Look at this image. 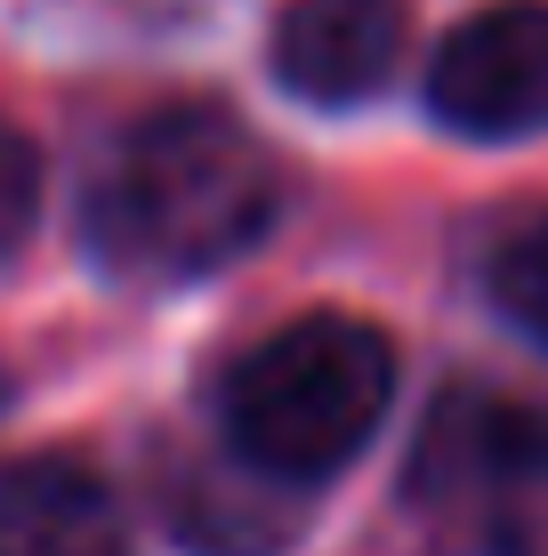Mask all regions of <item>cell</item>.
Wrapping results in <instances>:
<instances>
[{"label": "cell", "mask_w": 548, "mask_h": 556, "mask_svg": "<svg viewBox=\"0 0 548 556\" xmlns=\"http://www.w3.org/2000/svg\"><path fill=\"white\" fill-rule=\"evenodd\" d=\"M275 202V162L234 113L162 105L138 129H122L98 194H89V235L122 275L178 282L251 251Z\"/></svg>", "instance_id": "1"}, {"label": "cell", "mask_w": 548, "mask_h": 556, "mask_svg": "<svg viewBox=\"0 0 548 556\" xmlns=\"http://www.w3.org/2000/svg\"><path fill=\"white\" fill-rule=\"evenodd\" d=\"M387 388H395V355L371 323L355 315L282 323L275 339H258L226 371V444L282 484L331 476L380 428Z\"/></svg>", "instance_id": "2"}, {"label": "cell", "mask_w": 548, "mask_h": 556, "mask_svg": "<svg viewBox=\"0 0 548 556\" xmlns=\"http://www.w3.org/2000/svg\"><path fill=\"white\" fill-rule=\"evenodd\" d=\"M411 508L460 556H548V412L444 395L411 452Z\"/></svg>", "instance_id": "3"}, {"label": "cell", "mask_w": 548, "mask_h": 556, "mask_svg": "<svg viewBox=\"0 0 548 556\" xmlns=\"http://www.w3.org/2000/svg\"><path fill=\"white\" fill-rule=\"evenodd\" d=\"M428 105L468 138H524L548 129V0L468 16L428 65Z\"/></svg>", "instance_id": "4"}, {"label": "cell", "mask_w": 548, "mask_h": 556, "mask_svg": "<svg viewBox=\"0 0 548 556\" xmlns=\"http://www.w3.org/2000/svg\"><path fill=\"white\" fill-rule=\"evenodd\" d=\"M404 56V0H291L275 25V73L307 105H355Z\"/></svg>", "instance_id": "5"}, {"label": "cell", "mask_w": 548, "mask_h": 556, "mask_svg": "<svg viewBox=\"0 0 548 556\" xmlns=\"http://www.w3.org/2000/svg\"><path fill=\"white\" fill-rule=\"evenodd\" d=\"M0 556H129L122 501L81 459L0 468Z\"/></svg>", "instance_id": "6"}, {"label": "cell", "mask_w": 548, "mask_h": 556, "mask_svg": "<svg viewBox=\"0 0 548 556\" xmlns=\"http://www.w3.org/2000/svg\"><path fill=\"white\" fill-rule=\"evenodd\" d=\"M162 525H178L194 548H218V556H267L291 532V508L242 484V476H211L194 459H178V476L162 468Z\"/></svg>", "instance_id": "7"}, {"label": "cell", "mask_w": 548, "mask_h": 556, "mask_svg": "<svg viewBox=\"0 0 548 556\" xmlns=\"http://www.w3.org/2000/svg\"><path fill=\"white\" fill-rule=\"evenodd\" d=\"M493 291L533 339H548V218H524L493 251Z\"/></svg>", "instance_id": "8"}, {"label": "cell", "mask_w": 548, "mask_h": 556, "mask_svg": "<svg viewBox=\"0 0 548 556\" xmlns=\"http://www.w3.org/2000/svg\"><path fill=\"white\" fill-rule=\"evenodd\" d=\"M33 210H41V162L16 129H0V251L33 226Z\"/></svg>", "instance_id": "9"}]
</instances>
